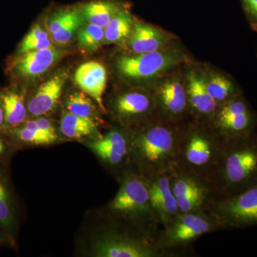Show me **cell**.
<instances>
[{
  "label": "cell",
  "mask_w": 257,
  "mask_h": 257,
  "mask_svg": "<svg viewBox=\"0 0 257 257\" xmlns=\"http://www.w3.org/2000/svg\"><path fill=\"white\" fill-rule=\"evenodd\" d=\"M182 124L157 115L131 130L130 169L146 177L172 170L178 162Z\"/></svg>",
  "instance_id": "6da1fadb"
},
{
  "label": "cell",
  "mask_w": 257,
  "mask_h": 257,
  "mask_svg": "<svg viewBox=\"0 0 257 257\" xmlns=\"http://www.w3.org/2000/svg\"><path fill=\"white\" fill-rule=\"evenodd\" d=\"M218 198L257 185V133L224 141L220 157L209 179Z\"/></svg>",
  "instance_id": "7a4b0ae2"
},
{
  "label": "cell",
  "mask_w": 257,
  "mask_h": 257,
  "mask_svg": "<svg viewBox=\"0 0 257 257\" xmlns=\"http://www.w3.org/2000/svg\"><path fill=\"white\" fill-rule=\"evenodd\" d=\"M119 179V190L108 205L113 222L158 238L162 228L150 204L146 176L128 169Z\"/></svg>",
  "instance_id": "3957f363"
},
{
  "label": "cell",
  "mask_w": 257,
  "mask_h": 257,
  "mask_svg": "<svg viewBox=\"0 0 257 257\" xmlns=\"http://www.w3.org/2000/svg\"><path fill=\"white\" fill-rule=\"evenodd\" d=\"M223 145L210 122L189 118L182 124L177 165L209 181Z\"/></svg>",
  "instance_id": "277c9868"
},
{
  "label": "cell",
  "mask_w": 257,
  "mask_h": 257,
  "mask_svg": "<svg viewBox=\"0 0 257 257\" xmlns=\"http://www.w3.org/2000/svg\"><path fill=\"white\" fill-rule=\"evenodd\" d=\"M156 236L112 223L97 235L91 244V254L96 257H166Z\"/></svg>",
  "instance_id": "5b68a950"
},
{
  "label": "cell",
  "mask_w": 257,
  "mask_h": 257,
  "mask_svg": "<svg viewBox=\"0 0 257 257\" xmlns=\"http://www.w3.org/2000/svg\"><path fill=\"white\" fill-rule=\"evenodd\" d=\"M220 231L219 225L208 211L180 212L162 228L157 243L162 251L177 254V250L188 246L203 235Z\"/></svg>",
  "instance_id": "8992f818"
},
{
  "label": "cell",
  "mask_w": 257,
  "mask_h": 257,
  "mask_svg": "<svg viewBox=\"0 0 257 257\" xmlns=\"http://www.w3.org/2000/svg\"><path fill=\"white\" fill-rule=\"evenodd\" d=\"M207 211L220 230L257 226V185L234 195L216 198Z\"/></svg>",
  "instance_id": "52a82bcc"
},
{
  "label": "cell",
  "mask_w": 257,
  "mask_h": 257,
  "mask_svg": "<svg viewBox=\"0 0 257 257\" xmlns=\"http://www.w3.org/2000/svg\"><path fill=\"white\" fill-rule=\"evenodd\" d=\"M171 187L180 212L207 211L218 198L210 182L176 165L171 170Z\"/></svg>",
  "instance_id": "ba28073f"
},
{
  "label": "cell",
  "mask_w": 257,
  "mask_h": 257,
  "mask_svg": "<svg viewBox=\"0 0 257 257\" xmlns=\"http://www.w3.org/2000/svg\"><path fill=\"white\" fill-rule=\"evenodd\" d=\"M211 124L221 140L226 141L255 133L257 114L239 94L219 106Z\"/></svg>",
  "instance_id": "9c48e42d"
},
{
  "label": "cell",
  "mask_w": 257,
  "mask_h": 257,
  "mask_svg": "<svg viewBox=\"0 0 257 257\" xmlns=\"http://www.w3.org/2000/svg\"><path fill=\"white\" fill-rule=\"evenodd\" d=\"M109 111L121 127L133 130L157 116L155 94L147 91L121 92L111 99Z\"/></svg>",
  "instance_id": "30bf717a"
},
{
  "label": "cell",
  "mask_w": 257,
  "mask_h": 257,
  "mask_svg": "<svg viewBox=\"0 0 257 257\" xmlns=\"http://www.w3.org/2000/svg\"><path fill=\"white\" fill-rule=\"evenodd\" d=\"M176 54L160 50L150 53L121 55L116 59V68L120 75L130 80L156 78L173 68L179 62Z\"/></svg>",
  "instance_id": "8fae6325"
},
{
  "label": "cell",
  "mask_w": 257,
  "mask_h": 257,
  "mask_svg": "<svg viewBox=\"0 0 257 257\" xmlns=\"http://www.w3.org/2000/svg\"><path fill=\"white\" fill-rule=\"evenodd\" d=\"M87 146L119 178L130 169L131 130L121 126L112 128L105 135L89 142Z\"/></svg>",
  "instance_id": "7c38bea8"
},
{
  "label": "cell",
  "mask_w": 257,
  "mask_h": 257,
  "mask_svg": "<svg viewBox=\"0 0 257 257\" xmlns=\"http://www.w3.org/2000/svg\"><path fill=\"white\" fill-rule=\"evenodd\" d=\"M154 94L157 114L162 119L182 124L190 117L186 85L178 79L161 83Z\"/></svg>",
  "instance_id": "4fadbf2b"
},
{
  "label": "cell",
  "mask_w": 257,
  "mask_h": 257,
  "mask_svg": "<svg viewBox=\"0 0 257 257\" xmlns=\"http://www.w3.org/2000/svg\"><path fill=\"white\" fill-rule=\"evenodd\" d=\"M170 172L147 177L150 204L162 228L180 213L171 187Z\"/></svg>",
  "instance_id": "5bb4252c"
},
{
  "label": "cell",
  "mask_w": 257,
  "mask_h": 257,
  "mask_svg": "<svg viewBox=\"0 0 257 257\" xmlns=\"http://www.w3.org/2000/svg\"><path fill=\"white\" fill-rule=\"evenodd\" d=\"M65 53L52 46L17 55L11 63L12 72L26 80L38 78L52 68Z\"/></svg>",
  "instance_id": "9a60e30c"
},
{
  "label": "cell",
  "mask_w": 257,
  "mask_h": 257,
  "mask_svg": "<svg viewBox=\"0 0 257 257\" xmlns=\"http://www.w3.org/2000/svg\"><path fill=\"white\" fill-rule=\"evenodd\" d=\"M20 209L10 175V165L0 166V229L16 246Z\"/></svg>",
  "instance_id": "2e32d148"
},
{
  "label": "cell",
  "mask_w": 257,
  "mask_h": 257,
  "mask_svg": "<svg viewBox=\"0 0 257 257\" xmlns=\"http://www.w3.org/2000/svg\"><path fill=\"white\" fill-rule=\"evenodd\" d=\"M190 119L210 122L219 108L206 87L205 79L196 72H189L186 84Z\"/></svg>",
  "instance_id": "e0dca14e"
},
{
  "label": "cell",
  "mask_w": 257,
  "mask_h": 257,
  "mask_svg": "<svg viewBox=\"0 0 257 257\" xmlns=\"http://www.w3.org/2000/svg\"><path fill=\"white\" fill-rule=\"evenodd\" d=\"M68 77V72L62 70L42 84L27 102L28 115L37 117L53 111L60 100Z\"/></svg>",
  "instance_id": "ac0fdd59"
},
{
  "label": "cell",
  "mask_w": 257,
  "mask_h": 257,
  "mask_svg": "<svg viewBox=\"0 0 257 257\" xmlns=\"http://www.w3.org/2000/svg\"><path fill=\"white\" fill-rule=\"evenodd\" d=\"M106 71L105 67L95 61L81 64L74 74L76 84L95 101L101 111L106 113L103 101V95L106 86Z\"/></svg>",
  "instance_id": "d6986e66"
},
{
  "label": "cell",
  "mask_w": 257,
  "mask_h": 257,
  "mask_svg": "<svg viewBox=\"0 0 257 257\" xmlns=\"http://www.w3.org/2000/svg\"><path fill=\"white\" fill-rule=\"evenodd\" d=\"M170 40L171 35L163 30L135 20L125 42L128 50L134 54H144L162 50Z\"/></svg>",
  "instance_id": "ffe728a7"
},
{
  "label": "cell",
  "mask_w": 257,
  "mask_h": 257,
  "mask_svg": "<svg viewBox=\"0 0 257 257\" xmlns=\"http://www.w3.org/2000/svg\"><path fill=\"white\" fill-rule=\"evenodd\" d=\"M115 0H94L75 8L84 23L105 28L111 19L124 8Z\"/></svg>",
  "instance_id": "44dd1931"
},
{
  "label": "cell",
  "mask_w": 257,
  "mask_h": 257,
  "mask_svg": "<svg viewBox=\"0 0 257 257\" xmlns=\"http://www.w3.org/2000/svg\"><path fill=\"white\" fill-rule=\"evenodd\" d=\"M5 114V130L20 126L28 119V111L25 92L18 89L2 92Z\"/></svg>",
  "instance_id": "7402d4cb"
},
{
  "label": "cell",
  "mask_w": 257,
  "mask_h": 257,
  "mask_svg": "<svg viewBox=\"0 0 257 257\" xmlns=\"http://www.w3.org/2000/svg\"><path fill=\"white\" fill-rule=\"evenodd\" d=\"M60 131L67 138L80 140L85 138H99L96 121L88 118L81 117L65 111L60 121Z\"/></svg>",
  "instance_id": "603a6c76"
},
{
  "label": "cell",
  "mask_w": 257,
  "mask_h": 257,
  "mask_svg": "<svg viewBox=\"0 0 257 257\" xmlns=\"http://www.w3.org/2000/svg\"><path fill=\"white\" fill-rule=\"evenodd\" d=\"M135 21L131 13L125 7L121 8L104 28V45L126 42L133 30Z\"/></svg>",
  "instance_id": "cb8c5ba5"
},
{
  "label": "cell",
  "mask_w": 257,
  "mask_h": 257,
  "mask_svg": "<svg viewBox=\"0 0 257 257\" xmlns=\"http://www.w3.org/2000/svg\"><path fill=\"white\" fill-rule=\"evenodd\" d=\"M205 84L208 92L219 106L241 94L234 83L223 74H212L205 79Z\"/></svg>",
  "instance_id": "d4e9b609"
},
{
  "label": "cell",
  "mask_w": 257,
  "mask_h": 257,
  "mask_svg": "<svg viewBox=\"0 0 257 257\" xmlns=\"http://www.w3.org/2000/svg\"><path fill=\"white\" fill-rule=\"evenodd\" d=\"M9 135L15 142L19 149L24 146H38V145H49L55 143L53 139L47 136L45 134L24 126L23 125L3 130Z\"/></svg>",
  "instance_id": "484cf974"
},
{
  "label": "cell",
  "mask_w": 257,
  "mask_h": 257,
  "mask_svg": "<svg viewBox=\"0 0 257 257\" xmlns=\"http://www.w3.org/2000/svg\"><path fill=\"white\" fill-rule=\"evenodd\" d=\"M66 111L81 116L97 121L96 106L90 96L84 92H76L67 96L64 103Z\"/></svg>",
  "instance_id": "4316f807"
},
{
  "label": "cell",
  "mask_w": 257,
  "mask_h": 257,
  "mask_svg": "<svg viewBox=\"0 0 257 257\" xmlns=\"http://www.w3.org/2000/svg\"><path fill=\"white\" fill-rule=\"evenodd\" d=\"M51 47H52V42L48 32L41 25L37 24L32 27L28 35L20 43L17 55H22L30 51L43 50Z\"/></svg>",
  "instance_id": "83f0119b"
},
{
  "label": "cell",
  "mask_w": 257,
  "mask_h": 257,
  "mask_svg": "<svg viewBox=\"0 0 257 257\" xmlns=\"http://www.w3.org/2000/svg\"><path fill=\"white\" fill-rule=\"evenodd\" d=\"M104 29L96 25H83L77 32V42L81 50L92 52L104 44Z\"/></svg>",
  "instance_id": "f1b7e54d"
},
{
  "label": "cell",
  "mask_w": 257,
  "mask_h": 257,
  "mask_svg": "<svg viewBox=\"0 0 257 257\" xmlns=\"http://www.w3.org/2000/svg\"><path fill=\"white\" fill-rule=\"evenodd\" d=\"M19 147L4 131L0 132V166L10 165V159Z\"/></svg>",
  "instance_id": "f546056e"
},
{
  "label": "cell",
  "mask_w": 257,
  "mask_h": 257,
  "mask_svg": "<svg viewBox=\"0 0 257 257\" xmlns=\"http://www.w3.org/2000/svg\"><path fill=\"white\" fill-rule=\"evenodd\" d=\"M241 3L253 25L257 26V0H241Z\"/></svg>",
  "instance_id": "4dcf8cb0"
},
{
  "label": "cell",
  "mask_w": 257,
  "mask_h": 257,
  "mask_svg": "<svg viewBox=\"0 0 257 257\" xmlns=\"http://www.w3.org/2000/svg\"><path fill=\"white\" fill-rule=\"evenodd\" d=\"M0 246H8V247L15 248V245L8 237V235L0 229Z\"/></svg>",
  "instance_id": "1f68e13d"
},
{
  "label": "cell",
  "mask_w": 257,
  "mask_h": 257,
  "mask_svg": "<svg viewBox=\"0 0 257 257\" xmlns=\"http://www.w3.org/2000/svg\"><path fill=\"white\" fill-rule=\"evenodd\" d=\"M5 130V114L3 108V98L2 92H0V132Z\"/></svg>",
  "instance_id": "d6a6232c"
}]
</instances>
